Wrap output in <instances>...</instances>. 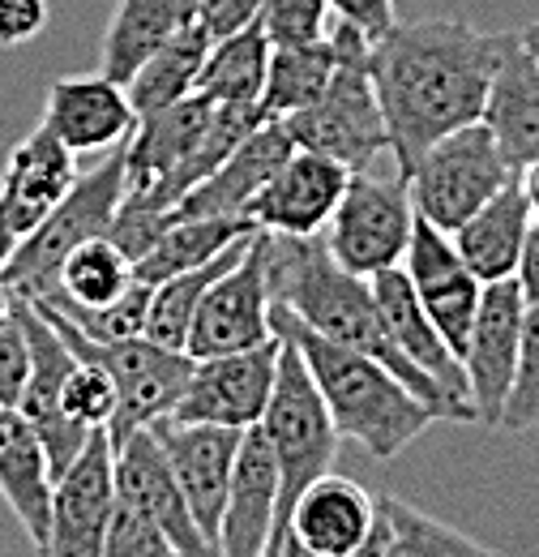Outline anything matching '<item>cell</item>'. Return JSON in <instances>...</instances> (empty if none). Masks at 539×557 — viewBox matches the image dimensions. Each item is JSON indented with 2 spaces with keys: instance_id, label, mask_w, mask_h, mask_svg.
<instances>
[{
  "instance_id": "obj_1",
  "label": "cell",
  "mask_w": 539,
  "mask_h": 557,
  "mask_svg": "<svg viewBox=\"0 0 539 557\" xmlns=\"http://www.w3.org/2000/svg\"><path fill=\"white\" fill-rule=\"evenodd\" d=\"M501 35H484L463 17L394 22L373 39L368 73L390 134V163H411L437 138L484 121Z\"/></svg>"
},
{
  "instance_id": "obj_2",
  "label": "cell",
  "mask_w": 539,
  "mask_h": 557,
  "mask_svg": "<svg viewBox=\"0 0 539 557\" xmlns=\"http://www.w3.org/2000/svg\"><path fill=\"white\" fill-rule=\"evenodd\" d=\"M262 253H266V287L274 305H283L291 318H300L322 339L364 351L377 364H386L419 404H428V412L437 420L475 424L472 408L450 399L419 364L406 360L403 348L390 335V326H386V318H381V309H377L373 283L364 275L342 271L322 236L262 232Z\"/></svg>"
},
{
  "instance_id": "obj_3",
  "label": "cell",
  "mask_w": 539,
  "mask_h": 557,
  "mask_svg": "<svg viewBox=\"0 0 539 557\" xmlns=\"http://www.w3.org/2000/svg\"><path fill=\"white\" fill-rule=\"evenodd\" d=\"M270 326L278 339L296 344V351L304 356V364L330 408L338 437H351L373 459H381V463L399 459L437 420L428 412V404H419L386 364H377L364 351L322 339L300 318H291L283 305H270Z\"/></svg>"
},
{
  "instance_id": "obj_4",
  "label": "cell",
  "mask_w": 539,
  "mask_h": 557,
  "mask_svg": "<svg viewBox=\"0 0 539 557\" xmlns=\"http://www.w3.org/2000/svg\"><path fill=\"white\" fill-rule=\"evenodd\" d=\"M330 39L338 48V65L326 90L309 108L283 116V129L300 150L330 154L347 172H368L381 159H390L386 116H381L377 86L368 73L373 39H364L347 22H330Z\"/></svg>"
},
{
  "instance_id": "obj_5",
  "label": "cell",
  "mask_w": 539,
  "mask_h": 557,
  "mask_svg": "<svg viewBox=\"0 0 539 557\" xmlns=\"http://www.w3.org/2000/svg\"><path fill=\"white\" fill-rule=\"evenodd\" d=\"M125 141L112 146V154L95 172L77 176V185L65 194V202L52 210L35 232H26L17 240L13 258L0 271V283L13 296L48 300L57 292V278H61V267H65L68 253L77 245L95 240V236H108L116 207L125 198Z\"/></svg>"
},
{
  "instance_id": "obj_6",
  "label": "cell",
  "mask_w": 539,
  "mask_h": 557,
  "mask_svg": "<svg viewBox=\"0 0 539 557\" xmlns=\"http://www.w3.org/2000/svg\"><path fill=\"white\" fill-rule=\"evenodd\" d=\"M278 344L283 348H278V369H274V391L258 420L270 455L278 463V519L274 523L287 519V506L296 502L300 488L335 468L338 442H342L304 356L287 339Z\"/></svg>"
},
{
  "instance_id": "obj_7",
  "label": "cell",
  "mask_w": 539,
  "mask_h": 557,
  "mask_svg": "<svg viewBox=\"0 0 539 557\" xmlns=\"http://www.w3.org/2000/svg\"><path fill=\"white\" fill-rule=\"evenodd\" d=\"M510 181H514V168L505 163L492 129L475 121V125L437 138L411 163L406 194H411L415 214H424L441 232H454L467 214H475Z\"/></svg>"
},
{
  "instance_id": "obj_8",
  "label": "cell",
  "mask_w": 539,
  "mask_h": 557,
  "mask_svg": "<svg viewBox=\"0 0 539 557\" xmlns=\"http://www.w3.org/2000/svg\"><path fill=\"white\" fill-rule=\"evenodd\" d=\"M35 305V300H30ZM48 313V322L65 335V344L73 356L82 360H95L112 373L116 382V417L108 424V437L121 442L125 433H134L141 424H154V420L172 417V408L180 404L185 395V382H189V369H193V356L176 348H159L154 339L134 335V339H116V344H95L86 335H77L65 318L52 309V305H39Z\"/></svg>"
},
{
  "instance_id": "obj_9",
  "label": "cell",
  "mask_w": 539,
  "mask_h": 557,
  "mask_svg": "<svg viewBox=\"0 0 539 557\" xmlns=\"http://www.w3.org/2000/svg\"><path fill=\"white\" fill-rule=\"evenodd\" d=\"M411 223H415V207H411L403 172L394 168V176H381L377 168H368L347 176V189L322 240L342 271L373 278L390 267H403Z\"/></svg>"
},
{
  "instance_id": "obj_10",
  "label": "cell",
  "mask_w": 539,
  "mask_h": 557,
  "mask_svg": "<svg viewBox=\"0 0 539 557\" xmlns=\"http://www.w3.org/2000/svg\"><path fill=\"white\" fill-rule=\"evenodd\" d=\"M116 510V476H112V437L95 429L82 455L52 481L48 536L35 549L39 557H103L108 523Z\"/></svg>"
},
{
  "instance_id": "obj_11",
  "label": "cell",
  "mask_w": 539,
  "mask_h": 557,
  "mask_svg": "<svg viewBox=\"0 0 539 557\" xmlns=\"http://www.w3.org/2000/svg\"><path fill=\"white\" fill-rule=\"evenodd\" d=\"M523 322L527 300L514 278L484 283L479 309H475L472 335L459 351L467 373V399L475 408V424L501 429V412L510 399V386L518 377V351H523Z\"/></svg>"
},
{
  "instance_id": "obj_12",
  "label": "cell",
  "mask_w": 539,
  "mask_h": 557,
  "mask_svg": "<svg viewBox=\"0 0 539 557\" xmlns=\"http://www.w3.org/2000/svg\"><path fill=\"white\" fill-rule=\"evenodd\" d=\"M270 287H266V253H262V232L245 245V253L205 287L202 305L193 313L185 351L193 360L223 356V351H245L274 339L270 326Z\"/></svg>"
},
{
  "instance_id": "obj_13",
  "label": "cell",
  "mask_w": 539,
  "mask_h": 557,
  "mask_svg": "<svg viewBox=\"0 0 539 557\" xmlns=\"http://www.w3.org/2000/svg\"><path fill=\"white\" fill-rule=\"evenodd\" d=\"M13 313L22 322V335H26V348H30V377H26V391L17 399V412L30 420V429L39 433L43 450H48V468H52V481L65 472L68 463L82 455L86 437L95 429H82L61 412V391H65V377L73 369V351H68L65 335L48 322V313L30 300H13Z\"/></svg>"
},
{
  "instance_id": "obj_14",
  "label": "cell",
  "mask_w": 539,
  "mask_h": 557,
  "mask_svg": "<svg viewBox=\"0 0 539 557\" xmlns=\"http://www.w3.org/2000/svg\"><path fill=\"white\" fill-rule=\"evenodd\" d=\"M278 335L245 351H223L193 360L180 404L172 420L189 424H227V429H253L270 404L274 369H278Z\"/></svg>"
},
{
  "instance_id": "obj_15",
  "label": "cell",
  "mask_w": 539,
  "mask_h": 557,
  "mask_svg": "<svg viewBox=\"0 0 539 557\" xmlns=\"http://www.w3.org/2000/svg\"><path fill=\"white\" fill-rule=\"evenodd\" d=\"M112 476H116V497L141 510L176 549L180 557H223L218 545L205 536L185 502V493L172 476V463L154 437L150 424L125 433L112 442Z\"/></svg>"
},
{
  "instance_id": "obj_16",
  "label": "cell",
  "mask_w": 539,
  "mask_h": 557,
  "mask_svg": "<svg viewBox=\"0 0 539 557\" xmlns=\"http://www.w3.org/2000/svg\"><path fill=\"white\" fill-rule=\"evenodd\" d=\"M403 271L428 313V322L441 331V339L459 356L467 335H472L475 309L484 296V283L472 275V267L459 258L450 232L433 227L424 214H415L411 223V240L403 253Z\"/></svg>"
},
{
  "instance_id": "obj_17",
  "label": "cell",
  "mask_w": 539,
  "mask_h": 557,
  "mask_svg": "<svg viewBox=\"0 0 539 557\" xmlns=\"http://www.w3.org/2000/svg\"><path fill=\"white\" fill-rule=\"evenodd\" d=\"M172 476L185 493L198 528L218 545V519L227 506V485H231V468H236V450L245 429H227V424H189V420H154L150 424Z\"/></svg>"
},
{
  "instance_id": "obj_18",
  "label": "cell",
  "mask_w": 539,
  "mask_h": 557,
  "mask_svg": "<svg viewBox=\"0 0 539 557\" xmlns=\"http://www.w3.org/2000/svg\"><path fill=\"white\" fill-rule=\"evenodd\" d=\"M347 168L335 163L330 154L317 150H291L278 172L262 185V194L249 202V219L258 223V232L274 236H322L338 198L347 189Z\"/></svg>"
},
{
  "instance_id": "obj_19",
  "label": "cell",
  "mask_w": 539,
  "mask_h": 557,
  "mask_svg": "<svg viewBox=\"0 0 539 557\" xmlns=\"http://www.w3.org/2000/svg\"><path fill=\"white\" fill-rule=\"evenodd\" d=\"M39 125H48L73 154H99L134 134L137 112L129 103V90L103 70L68 73L48 86Z\"/></svg>"
},
{
  "instance_id": "obj_20",
  "label": "cell",
  "mask_w": 539,
  "mask_h": 557,
  "mask_svg": "<svg viewBox=\"0 0 539 557\" xmlns=\"http://www.w3.org/2000/svg\"><path fill=\"white\" fill-rule=\"evenodd\" d=\"M77 154L57 138L48 125H35L4 159L0 172V219L22 240L35 232L52 210L65 202V194L77 185Z\"/></svg>"
},
{
  "instance_id": "obj_21",
  "label": "cell",
  "mask_w": 539,
  "mask_h": 557,
  "mask_svg": "<svg viewBox=\"0 0 539 557\" xmlns=\"http://www.w3.org/2000/svg\"><path fill=\"white\" fill-rule=\"evenodd\" d=\"M278 519V463L270 455L262 429H245L231 485H227V506L218 519V554L223 557H262L270 532Z\"/></svg>"
},
{
  "instance_id": "obj_22",
  "label": "cell",
  "mask_w": 539,
  "mask_h": 557,
  "mask_svg": "<svg viewBox=\"0 0 539 557\" xmlns=\"http://www.w3.org/2000/svg\"><path fill=\"white\" fill-rule=\"evenodd\" d=\"M287 523L317 557H351L377 523V497L351 476L326 472L296 493Z\"/></svg>"
},
{
  "instance_id": "obj_23",
  "label": "cell",
  "mask_w": 539,
  "mask_h": 557,
  "mask_svg": "<svg viewBox=\"0 0 539 557\" xmlns=\"http://www.w3.org/2000/svg\"><path fill=\"white\" fill-rule=\"evenodd\" d=\"M291 150H296V141L287 138L283 121H262L205 181H198V185L176 202V214H180V219L245 214L249 202L262 194V185L278 172V163H283Z\"/></svg>"
},
{
  "instance_id": "obj_24",
  "label": "cell",
  "mask_w": 539,
  "mask_h": 557,
  "mask_svg": "<svg viewBox=\"0 0 539 557\" xmlns=\"http://www.w3.org/2000/svg\"><path fill=\"white\" fill-rule=\"evenodd\" d=\"M484 125L492 129L514 176L539 154V65L523 48L518 30L501 35V57H497V73H492Z\"/></svg>"
},
{
  "instance_id": "obj_25",
  "label": "cell",
  "mask_w": 539,
  "mask_h": 557,
  "mask_svg": "<svg viewBox=\"0 0 539 557\" xmlns=\"http://www.w3.org/2000/svg\"><path fill=\"white\" fill-rule=\"evenodd\" d=\"M368 283H373L377 309H381V318H386V326H390V335H394V344L403 348L406 360L419 364L450 399H459L463 408H472L463 360L450 351V344L441 339V331L428 322V313H424V305H419V296H415V287H411V278H406L403 267H390V271L373 275ZM472 417H475V408H472Z\"/></svg>"
},
{
  "instance_id": "obj_26",
  "label": "cell",
  "mask_w": 539,
  "mask_h": 557,
  "mask_svg": "<svg viewBox=\"0 0 539 557\" xmlns=\"http://www.w3.org/2000/svg\"><path fill=\"white\" fill-rule=\"evenodd\" d=\"M527 227H531V207H527L523 185L514 176L475 214H467L450 232V240H454L459 258L472 267V275L479 283H497V278H514V271H518V253H523Z\"/></svg>"
},
{
  "instance_id": "obj_27",
  "label": "cell",
  "mask_w": 539,
  "mask_h": 557,
  "mask_svg": "<svg viewBox=\"0 0 539 557\" xmlns=\"http://www.w3.org/2000/svg\"><path fill=\"white\" fill-rule=\"evenodd\" d=\"M0 497L17 515L22 532L35 549L48 536V506H52V468L39 433L17 408L0 404Z\"/></svg>"
},
{
  "instance_id": "obj_28",
  "label": "cell",
  "mask_w": 539,
  "mask_h": 557,
  "mask_svg": "<svg viewBox=\"0 0 539 557\" xmlns=\"http://www.w3.org/2000/svg\"><path fill=\"white\" fill-rule=\"evenodd\" d=\"M210 44H214V39H210V30H205L202 22H180V26L137 65L134 77L125 82L137 116L159 112V108H167V103L193 95Z\"/></svg>"
},
{
  "instance_id": "obj_29",
  "label": "cell",
  "mask_w": 539,
  "mask_h": 557,
  "mask_svg": "<svg viewBox=\"0 0 539 557\" xmlns=\"http://www.w3.org/2000/svg\"><path fill=\"white\" fill-rule=\"evenodd\" d=\"M258 223L249 214H205V219H176L141 258L134 262V275L141 283H163V278L205 267L210 258H218L227 245L253 236Z\"/></svg>"
},
{
  "instance_id": "obj_30",
  "label": "cell",
  "mask_w": 539,
  "mask_h": 557,
  "mask_svg": "<svg viewBox=\"0 0 539 557\" xmlns=\"http://www.w3.org/2000/svg\"><path fill=\"white\" fill-rule=\"evenodd\" d=\"M338 65L335 39H317V44H291V48H270L266 82H262V116L266 121H283L300 108H309Z\"/></svg>"
},
{
  "instance_id": "obj_31",
  "label": "cell",
  "mask_w": 539,
  "mask_h": 557,
  "mask_svg": "<svg viewBox=\"0 0 539 557\" xmlns=\"http://www.w3.org/2000/svg\"><path fill=\"white\" fill-rule=\"evenodd\" d=\"M270 39L262 35L258 17L223 39L210 44L205 65L198 73V95L210 103H258L262 99V82H266Z\"/></svg>"
},
{
  "instance_id": "obj_32",
  "label": "cell",
  "mask_w": 539,
  "mask_h": 557,
  "mask_svg": "<svg viewBox=\"0 0 539 557\" xmlns=\"http://www.w3.org/2000/svg\"><path fill=\"white\" fill-rule=\"evenodd\" d=\"M253 236H258V232H253ZM253 236L227 245V249H223L218 258H210L205 267H193V271H180V275L154 283V287H150V309H146V331H141V335L154 339L159 348L185 351V339H189V326H193V313H198V305H202L205 287L245 253V245H249Z\"/></svg>"
},
{
  "instance_id": "obj_33",
  "label": "cell",
  "mask_w": 539,
  "mask_h": 557,
  "mask_svg": "<svg viewBox=\"0 0 539 557\" xmlns=\"http://www.w3.org/2000/svg\"><path fill=\"white\" fill-rule=\"evenodd\" d=\"M180 0H121L108 35H103V65L112 82H129L137 73V65L180 26Z\"/></svg>"
},
{
  "instance_id": "obj_34",
  "label": "cell",
  "mask_w": 539,
  "mask_h": 557,
  "mask_svg": "<svg viewBox=\"0 0 539 557\" xmlns=\"http://www.w3.org/2000/svg\"><path fill=\"white\" fill-rule=\"evenodd\" d=\"M381 557H501L497 549L475 545L472 536L437 523L433 515L406 506L399 497H377Z\"/></svg>"
},
{
  "instance_id": "obj_35",
  "label": "cell",
  "mask_w": 539,
  "mask_h": 557,
  "mask_svg": "<svg viewBox=\"0 0 539 557\" xmlns=\"http://www.w3.org/2000/svg\"><path fill=\"white\" fill-rule=\"evenodd\" d=\"M134 278H137L134 258H129L112 236H95V240L77 245L65 258L52 296H65L73 305H108V300H116ZM52 296H48V300H52Z\"/></svg>"
},
{
  "instance_id": "obj_36",
  "label": "cell",
  "mask_w": 539,
  "mask_h": 557,
  "mask_svg": "<svg viewBox=\"0 0 539 557\" xmlns=\"http://www.w3.org/2000/svg\"><path fill=\"white\" fill-rule=\"evenodd\" d=\"M35 305H52L68 326L95 344H116V339H134L146 331V309H150V283L134 278L116 300L108 305H73L65 296L52 300H35Z\"/></svg>"
},
{
  "instance_id": "obj_37",
  "label": "cell",
  "mask_w": 539,
  "mask_h": 557,
  "mask_svg": "<svg viewBox=\"0 0 539 557\" xmlns=\"http://www.w3.org/2000/svg\"><path fill=\"white\" fill-rule=\"evenodd\" d=\"M61 412L82 429H108L116 417V382L103 364L95 360H73L65 377V391H61Z\"/></svg>"
},
{
  "instance_id": "obj_38",
  "label": "cell",
  "mask_w": 539,
  "mask_h": 557,
  "mask_svg": "<svg viewBox=\"0 0 539 557\" xmlns=\"http://www.w3.org/2000/svg\"><path fill=\"white\" fill-rule=\"evenodd\" d=\"M330 4L326 0H262L258 26L270 39V48H291V44H317L330 35Z\"/></svg>"
},
{
  "instance_id": "obj_39",
  "label": "cell",
  "mask_w": 539,
  "mask_h": 557,
  "mask_svg": "<svg viewBox=\"0 0 539 557\" xmlns=\"http://www.w3.org/2000/svg\"><path fill=\"white\" fill-rule=\"evenodd\" d=\"M501 429L505 433H531V429H539V305H527L518 377L510 386V399H505V412H501Z\"/></svg>"
},
{
  "instance_id": "obj_40",
  "label": "cell",
  "mask_w": 539,
  "mask_h": 557,
  "mask_svg": "<svg viewBox=\"0 0 539 557\" xmlns=\"http://www.w3.org/2000/svg\"><path fill=\"white\" fill-rule=\"evenodd\" d=\"M103 557H180V549L141 515L129 502L116 497L112 523H108V541H103Z\"/></svg>"
},
{
  "instance_id": "obj_41",
  "label": "cell",
  "mask_w": 539,
  "mask_h": 557,
  "mask_svg": "<svg viewBox=\"0 0 539 557\" xmlns=\"http://www.w3.org/2000/svg\"><path fill=\"white\" fill-rule=\"evenodd\" d=\"M26 377H30V348H26L17 313H9L0 322V404L4 408H17V399L26 391Z\"/></svg>"
},
{
  "instance_id": "obj_42",
  "label": "cell",
  "mask_w": 539,
  "mask_h": 557,
  "mask_svg": "<svg viewBox=\"0 0 539 557\" xmlns=\"http://www.w3.org/2000/svg\"><path fill=\"white\" fill-rule=\"evenodd\" d=\"M48 0H0V48H22L48 30Z\"/></svg>"
},
{
  "instance_id": "obj_43",
  "label": "cell",
  "mask_w": 539,
  "mask_h": 557,
  "mask_svg": "<svg viewBox=\"0 0 539 557\" xmlns=\"http://www.w3.org/2000/svg\"><path fill=\"white\" fill-rule=\"evenodd\" d=\"M326 4H330L335 22L355 26L364 39H381V35H386V30L399 22L394 0H326Z\"/></svg>"
},
{
  "instance_id": "obj_44",
  "label": "cell",
  "mask_w": 539,
  "mask_h": 557,
  "mask_svg": "<svg viewBox=\"0 0 539 557\" xmlns=\"http://www.w3.org/2000/svg\"><path fill=\"white\" fill-rule=\"evenodd\" d=\"M514 283H518V292H523L527 305H539V219H531V227H527V240H523V253H518Z\"/></svg>"
},
{
  "instance_id": "obj_45",
  "label": "cell",
  "mask_w": 539,
  "mask_h": 557,
  "mask_svg": "<svg viewBox=\"0 0 539 557\" xmlns=\"http://www.w3.org/2000/svg\"><path fill=\"white\" fill-rule=\"evenodd\" d=\"M262 557H317V554H313V549L291 532V523L283 519V523H274V532H270Z\"/></svg>"
},
{
  "instance_id": "obj_46",
  "label": "cell",
  "mask_w": 539,
  "mask_h": 557,
  "mask_svg": "<svg viewBox=\"0 0 539 557\" xmlns=\"http://www.w3.org/2000/svg\"><path fill=\"white\" fill-rule=\"evenodd\" d=\"M518 39H523V48L531 52V61L539 65V17H536V22H527V26L518 30Z\"/></svg>"
},
{
  "instance_id": "obj_47",
  "label": "cell",
  "mask_w": 539,
  "mask_h": 557,
  "mask_svg": "<svg viewBox=\"0 0 539 557\" xmlns=\"http://www.w3.org/2000/svg\"><path fill=\"white\" fill-rule=\"evenodd\" d=\"M13 249H17V236H13V227L0 219V271H4V262L13 258Z\"/></svg>"
},
{
  "instance_id": "obj_48",
  "label": "cell",
  "mask_w": 539,
  "mask_h": 557,
  "mask_svg": "<svg viewBox=\"0 0 539 557\" xmlns=\"http://www.w3.org/2000/svg\"><path fill=\"white\" fill-rule=\"evenodd\" d=\"M13 300H17V296H13V292H9L4 283H0V322H4L9 313H13Z\"/></svg>"
}]
</instances>
